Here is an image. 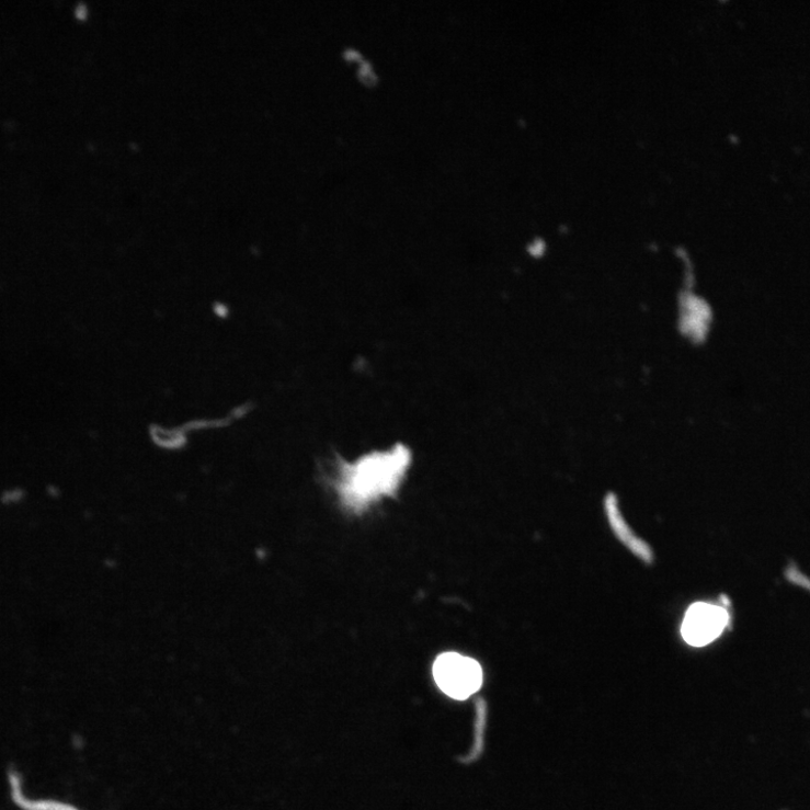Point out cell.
Instances as JSON below:
<instances>
[{
	"label": "cell",
	"mask_w": 810,
	"mask_h": 810,
	"mask_svg": "<svg viewBox=\"0 0 810 810\" xmlns=\"http://www.w3.org/2000/svg\"><path fill=\"white\" fill-rule=\"evenodd\" d=\"M409 453L403 447L375 453L349 466L344 493L350 502L361 505L378 495L393 493L407 470Z\"/></svg>",
	"instance_id": "1"
},
{
	"label": "cell",
	"mask_w": 810,
	"mask_h": 810,
	"mask_svg": "<svg viewBox=\"0 0 810 810\" xmlns=\"http://www.w3.org/2000/svg\"><path fill=\"white\" fill-rule=\"evenodd\" d=\"M433 673L441 691L456 700L470 698L483 684V671L479 662L457 653L438 657Z\"/></svg>",
	"instance_id": "2"
},
{
	"label": "cell",
	"mask_w": 810,
	"mask_h": 810,
	"mask_svg": "<svg viewBox=\"0 0 810 810\" xmlns=\"http://www.w3.org/2000/svg\"><path fill=\"white\" fill-rule=\"evenodd\" d=\"M617 499L614 494H609L606 499V509L608 518L615 534L639 559L647 563L653 561V552L650 546L642 539L637 538L630 531L623 516L619 513Z\"/></svg>",
	"instance_id": "4"
},
{
	"label": "cell",
	"mask_w": 810,
	"mask_h": 810,
	"mask_svg": "<svg viewBox=\"0 0 810 810\" xmlns=\"http://www.w3.org/2000/svg\"><path fill=\"white\" fill-rule=\"evenodd\" d=\"M352 72L358 87L363 90L373 91L379 87L381 80L379 69L367 54L352 67Z\"/></svg>",
	"instance_id": "5"
},
{
	"label": "cell",
	"mask_w": 810,
	"mask_h": 810,
	"mask_svg": "<svg viewBox=\"0 0 810 810\" xmlns=\"http://www.w3.org/2000/svg\"><path fill=\"white\" fill-rule=\"evenodd\" d=\"M729 621L727 609L697 603L688 609L681 632L689 646L703 648L714 642L728 627Z\"/></svg>",
	"instance_id": "3"
}]
</instances>
